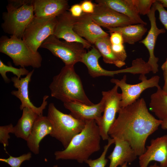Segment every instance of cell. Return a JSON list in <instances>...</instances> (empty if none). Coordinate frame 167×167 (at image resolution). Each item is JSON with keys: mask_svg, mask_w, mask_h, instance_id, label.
<instances>
[{"mask_svg": "<svg viewBox=\"0 0 167 167\" xmlns=\"http://www.w3.org/2000/svg\"><path fill=\"white\" fill-rule=\"evenodd\" d=\"M118 113L109 128V135L115 139L127 142L139 156L146 150L148 137L158 129L162 121L156 118L149 112L143 98L120 108Z\"/></svg>", "mask_w": 167, "mask_h": 167, "instance_id": "cell-1", "label": "cell"}, {"mask_svg": "<svg viewBox=\"0 0 167 167\" xmlns=\"http://www.w3.org/2000/svg\"><path fill=\"white\" fill-rule=\"evenodd\" d=\"M85 122L83 130L73 138L68 146L63 150L54 152L56 160H75L82 163L100 150L101 138L95 121Z\"/></svg>", "mask_w": 167, "mask_h": 167, "instance_id": "cell-2", "label": "cell"}, {"mask_svg": "<svg viewBox=\"0 0 167 167\" xmlns=\"http://www.w3.org/2000/svg\"><path fill=\"white\" fill-rule=\"evenodd\" d=\"M52 97L63 103L76 101L88 105L93 104L87 96L74 66H65L54 76L49 86Z\"/></svg>", "mask_w": 167, "mask_h": 167, "instance_id": "cell-3", "label": "cell"}, {"mask_svg": "<svg viewBox=\"0 0 167 167\" xmlns=\"http://www.w3.org/2000/svg\"><path fill=\"white\" fill-rule=\"evenodd\" d=\"M32 0H10L6 12L2 14L3 31L11 36L22 39L27 27L34 16Z\"/></svg>", "mask_w": 167, "mask_h": 167, "instance_id": "cell-4", "label": "cell"}, {"mask_svg": "<svg viewBox=\"0 0 167 167\" xmlns=\"http://www.w3.org/2000/svg\"><path fill=\"white\" fill-rule=\"evenodd\" d=\"M47 116L53 127L50 135L60 141L65 148L73 138L82 131L85 125V121L59 111L53 103L49 105Z\"/></svg>", "mask_w": 167, "mask_h": 167, "instance_id": "cell-5", "label": "cell"}, {"mask_svg": "<svg viewBox=\"0 0 167 167\" xmlns=\"http://www.w3.org/2000/svg\"><path fill=\"white\" fill-rule=\"evenodd\" d=\"M0 52L9 56L15 66L21 67L32 66L38 68L41 66L42 58L38 52L34 53L22 40L13 36H2Z\"/></svg>", "mask_w": 167, "mask_h": 167, "instance_id": "cell-6", "label": "cell"}, {"mask_svg": "<svg viewBox=\"0 0 167 167\" xmlns=\"http://www.w3.org/2000/svg\"><path fill=\"white\" fill-rule=\"evenodd\" d=\"M40 48L49 50L53 55L60 58L66 66H74L77 63L81 62L87 53L82 44L62 41L54 35L47 38Z\"/></svg>", "mask_w": 167, "mask_h": 167, "instance_id": "cell-7", "label": "cell"}, {"mask_svg": "<svg viewBox=\"0 0 167 167\" xmlns=\"http://www.w3.org/2000/svg\"><path fill=\"white\" fill-rule=\"evenodd\" d=\"M57 24V17L40 18L35 16L26 28L22 39L34 53L43 42L53 35Z\"/></svg>", "mask_w": 167, "mask_h": 167, "instance_id": "cell-8", "label": "cell"}, {"mask_svg": "<svg viewBox=\"0 0 167 167\" xmlns=\"http://www.w3.org/2000/svg\"><path fill=\"white\" fill-rule=\"evenodd\" d=\"M118 88L115 85L111 90L102 92V99L104 102L103 115L96 122L99 127L101 138L104 140L109 138V130L116 119V113L120 108L122 96L121 93L118 92Z\"/></svg>", "mask_w": 167, "mask_h": 167, "instance_id": "cell-9", "label": "cell"}, {"mask_svg": "<svg viewBox=\"0 0 167 167\" xmlns=\"http://www.w3.org/2000/svg\"><path fill=\"white\" fill-rule=\"evenodd\" d=\"M160 77L155 75L147 79L145 75L141 74L139 79L141 82L135 84L126 82V76L124 75L120 80L112 79L110 82L117 85L122 90V98L120 103V108L131 105L139 99L141 94L145 90L150 88L159 86Z\"/></svg>", "mask_w": 167, "mask_h": 167, "instance_id": "cell-10", "label": "cell"}, {"mask_svg": "<svg viewBox=\"0 0 167 167\" xmlns=\"http://www.w3.org/2000/svg\"><path fill=\"white\" fill-rule=\"evenodd\" d=\"M101 55L94 46L87 52L83 56L81 62L87 67L88 74L92 78L102 76L113 77L115 75L122 73H130L133 74H140L142 72V67L137 61L132 62L131 66L116 71H108L105 69L100 65L99 59Z\"/></svg>", "mask_w": 167, "mask_h": 167, "instance_id": "cell-11", "label": "cell"}, {"mask_svg": "<svg viewBox=\"0 0 167 167\" xmlns=\"http://www.w3.org/2000/svg\"><path fill=\"white\" fill-rule=\"evenodd\" d=\"M94 5V12L90 15L93 20L101 27L107 29L135 24L128 17L104 4L96 3Z\"/></svg>", "mask_w": 167, "mask_h": 167, "instance_id": "cell-12", "label": "cell"}, {"mask_svg": "<svg viewBox=\"0 0 167 167\" xmlns=\"http://www.w3.org/2000/svg\"><path fill=\"white\" fill-rule=\"evenodd\" d=\"M34 71V70H32L25 77L20 79L16 76L11 77V81L17 90L12 91L11 93L20 100L21 104L19 108L21 110H23L25 107H28L39 116H41L43 115V110L47 105V100L49 96L48 95L44 96L42 104L39 107L35 106L31 102L29 96L28 86Z\"/></svg>", "mask_w": 167, "mask_h": 167, "instance_id": "cell-13", "label": "cell"}, {"mask_svg": "<svg viewBox=\"0 0 167 167\" xmlns=\"http://www.w3.org/2000/svg\"><path fill=\"white\" fill-rule=\"evenodd\" d=\"M139 160V167H148L153 161L159 162L160 167H167V135L152 139Z\"/></svg>", "mask_w": 167, "mask_h": 167, "instance_id": "cell-14", "label": "cell"}, {"mask_svg": "<svg viewBox=\"0 0 167 167\" xmlns=\"http://www.w3.org/2000/svg\"><path fill=\"white\" fill-rule=\"evenodd\" d=\"M76 18L67 11L58 16L53 35L59 39H63L67 42L80 43L85 49H88L92 47V44L79 36L74 31Z\"/></svg>", "mask_w": 167, "mask_h": 167, "instance_id": "cell-15", "label": "cell"}, {"mask_svg": "<svg viewBox=\"0 0 167 167\" xmlns=\"http://www.w3.org/2000/svg\"><path fill=\"white\" fill-rule=\"evenodd\" d=\"M156 11L154 4L150 12L147 15L150 24V28L146 37L139 42L143 44L147 49L149 57L147 62L152 69V71L155 74L159 71L157 63L159 58L154 54V50L157 38L159 35L166 32L164 28H159L157 27L155 12Z\"/></svg>", "mask_w": 167, "mask_h": 167, "instance_id": "cell-16", "label": "cell"}, {"mask_svg": "<svg viewBox=\"0 0 167 167\" xmlns=\"http://www.w3.org/2000/svg\"><path fill=\"white\" fill-rule=\"evenodd\" d=\"M74 30L79 36L92 44L94 45L98 39L109 35L93 20L90 14L84 13L76 18Z\"/></svg>", "mask_w": 167, "mask_h": 167, "instance_id": "cell-17", "label": "cell"}, {"mask_svg": "<svg viewBox=\"0 0 167 167\" xmlns=\"http://www.w3.org/2000/svg\"><path fill=\"white\" fill-rule=\"evenodd\" d=\"M65 108L69 110L71 114L78 119L86 121H98L102 116L104 109V102L101 98L99 102L92 105H88L76 101L63 103Z\"/></svg>", "mask_w": 167, "mask_h": 167, "instance_id": "cell-18", "label": "cell"}, {"mask_svg": "<svg viewBox=\"0 0 167 167\" xmlns=\"http://www.w3.org/2000/svg\"><path fill=\"white\" fill-rule=\"evenodd\" d=\"M32 4L34 16L40 18L57 17L69 8L66 0H34Z\"/></svg>", "mask_w": 167, "mask_h": 167, "instance_id": "cell-19", "label": "cell"}, {"mask_svg": "<svg viewBox=\"0 0 167 167\" xmlns=\"http://www.w3.org/2000/svg\"><path fill=\"white\" fill-rule=\"evenodd\" d=\"M52 130V124L47 116H39L26 141L30 151L35 154H38L40 142L45 136L51 134Z\"/></svg>", "mask_w": 167, "mask_h": 167, "instance_id": "cell-20", "label": "cell"}, {"mask_svg": "<svg viewBox=\"0 0 167 167\" xmlns=\"http://www.w3.org/2000/svg\"><path fill=\"white\" fill-rule=\"evenodd\" d=\"M115 140L114 148L108 157L110 160L109 167L121 166L125 163L132 162L137 158V156L127 142L118 139Z\"/></svg>", "mask_w": 167, "mask_h": 167, "instance_id": "cell-21", "label": "cell"}, {"mask_svg": "<svg viewBox=\"0 0 167 167\" xmlns=\"http://www.w3.org/2000/svg\"><path fill=\"white\" fill-rule=\"evenodd\" d=\"M96 3L104 4L114 11L125 15L135 24L145 25L147 23L141 18L132 0H96Z\"/></svg>", "mask_w": 167, "mask_h": 167, "instance_id": "cell-22", "label": "cell"}, {"mask_svg": "<svg viewBox=\"0 0 167 167\" xmlns=\"http://www.w3.org/2000/svg\"><path fill=\"white\" fill-rule=\"evenodd\" d=\"M22 110L21 117L14 126V134L17 138L26 141L36 121L39 116L28 107L24 108Z\"/></svg>", "mask_w": 167, "mask_h": 167, "instance_id": "cell-23", "label": "cell"}, {"mask_svg": "<svg viewBox=\"0 0 167 167\" xmlns=\"http://www.w3.org/2000/svg\"><path fill=\"white\" fill-rule=\"evenodd\" d=\"M145 25L137 24L107 29L110 32H117L122 36L124 43L134 44L140 41L147 30Z\"/></svg>", "mask_w": 167, "mask_h": 167, "instance_id": "cell-24", "label": "cell"}, {"mask_svg": "<svg viewBox=\"0 0 167 167\" xmlns=\"http://www.w3.org/2000/svg\"><path fill=\"white\" fill-rule=\"evenodd\" d=\"M94 45L101 54L105 63L114 64L119 68L125 65V62L120 59L112 51L109 35L98 39Z\"/></svg>", "mask_w": 167, "mask_h": 167, "instance_id": "cell-25", "label": "cell"}, {"mask_svg": "<svg viewBox=\"0 0 167 167\" xmlns=\"http://www.w3.org/2000/svg\"><path fill=\"white\" fill-rule=\"evenodd\" d=\"M150 97L149 109L158 118L163 120L167 118V94L165 93L160 86Z\"/></svg>", "mask_w": 167, "mask_h": 167, "instance_id": "cell-26", "label": "cell"}, {"mask_svg": "<svg viewBox=\"0 0 167 167\" xmlns=\"http://www.w3.org/2000/svg\"><path fill=\"white\" fill-rule=\"evenodd\" d=\"M8 72L12 73L19 79L21 78L22 76L27 75L29 72V71L25 67H21L19 68H17L11 65H6L0 60V74L4 81L7 83L11 81L6 75V73Z\"/></svg>", "mask_w": 167, "mask_h": 167, "instance_id": "cell-27", "label": "cell"}, {"mask_svg": "<svg viewBox=\"0 0 167 167\" xmlns=\"http://www.w3.org/2000/svg\"><path fill=\"white\" fill-rule=\"evenodd\" d=\"M108 140L107 144L104 146L103 151L99 158L94 160L88 159L85 161V163L89 167H105L106 166L108 161L106 158L107 153L109 147L115 141L114 139L110 137Z\"/></svg>", "mask_w": 167, "mask_h": 167, "instance_id": "cell-28", "label": "cell"}, {"mask_svg": "<svg viewBox=\"0 0 167 167\" xmlns=\"http://www.w3.org/2000/svg\"><path fill=\"white\" fill-rule=\"evenodd\" d=\"M32 156V153L29 152L18 157H13L10 155L7 158H1L0 161L8 164L11 167H20L23 162L30 160Z\"/></svg>", "mask_w": 167, "mask_h": 167, "instance_id": "cell-29", "label": "cell"}, {"mask_svg": "<svg viewBox=\"0 0 167 167\" xmlns=\"http://www.w3.org/2000/svg\"><path fill=\"white\" fill-rule=\"evenodd\" d=\"M138 14L142 15H147L150 12L151 8L156 2L155 0H132Z\"/></svg>", "mask_w": 167, "mask_h": 167, "instance_id": "cell-30", "label": "cell"}, {"mask_svg": "<svg viewBox=\"0 0 167 167\" xmlns=\"http://www.w3.org/2000/svg\"><path fill=\"white\" fill-rule=\"evenodd\" d=\"M14 126L12 123L0 126V142L4 148L9 145L8 139L10 138L9 134L14 133Z\"/></svg>", "mask_w": 167, "mask_h": 167, "instance_id": "cell-31", "label": "cell"}, {"mask_svg": "<svg viewBox=\"0 0 167 167\" xmlns=\"http://www.w3.org/2000/svg\"><path fill=\"white\" fill-rule=\"evenodd\" d=\"M155 8L159 14V19L165 28L167 30V11L162 5L156 0L154 3Z\"/></svg>", "mask_w": 167, "mask_h": 167, "instance_id": "cell-32", "label": "cell"}, {"mask_svg": "<svg viewBox=\"0 0 167 167\" xmlns=\"http://www.w3.org/2000/svg\"><path fill=\"white\" fill-rule=\"evenodd\" d=\"M111 48L116 56L121 60L125 62L127 55L123 44H111Z\"/></svg>", "mask_w": 167, "mask_h": 167, "instance_id": "cell-33", "label": "cell"}, {"mask_svg": "<svg viewBox=\"0 0 167 167\" xmlns=\"http://www.w3.org/2000/svg\"><path fill=\"white\" fill-rule=\"evenodd\" d=\"M83 13L91 14L94 11L95 5L91 0H85L80 4Z\"/></svg>", "mask_w": 167, "mask_h": 167, "instance_id": "cell-34", "label": "cell"}, {"mask_svg": "<svg viewBox=\"0 0 167 167\" xmlns=\"http://www.w3.org/2000/svg\"><path fill=\"white\" fill-rule=\"evenodd\" d=\"M110 40L111 44L117 45L124 43L122 35L117 32L110 33Z\"/></svg>", "mask_w": 167, "mask_h": 167, "instance_id": "cell-35", "label": "cell"}, {"mask_svg": "<svg viewBox=\"0 0 167 167\" xmlns=\"http://www.w3.org/2000/svg\"><path fill=\"white\" fill-rule=\"evenodd\" d=\"M68 10L71 15L76 18L80 17L83 13L80 4H76L73 5L71 6Z\"/></svg>", "mask_w": 167, "mask_h": 167, "instance_id": "cell-36", "label": "cell"}, {"mask_svg": "<svg viewBox=\"0 0 167 167\" xmlns=\"http://www.w3.org/2000/svg\"><path fill=\"white\" fill-rule=\"evenodd\" d=\"M163 75L165 83L162 89L165 93L167 94V72H163Z\"/></svg>", "mask_w": 167, "mask_h": 167, "instance_id": "cell-37", "label": "cell"}, {"mask_svg": "<svg viewBox=\"0 0 167 167\" xmlns=\"http://www.w3.org/2000/svg\"><path fill=\"white\" fill-rule=\"evenodd\" d=\"M161 128L163 130H167V118L162 120L161 124Z\"/></svg>", "mask_w": 167, "mask_h": 167, "instance_id": "cell-38", "label": "cell"}, {"mask_svg": "<svg viewBox=\"0 0 167 167\" xmlns=\"http://www.w3.org/2000/svg\"><path fill=\"white\" fill-rule=\"evenodd\" d=\"M161 68L163 72H167V58L165 61L162 65Z\"/></svg>", "mask_w": 167, "mask_h": 167, "instance_id": "cell-39", "label": "cell"}, {"mask_svg": "<svg viewBox=\"0 0 167 167\" xmlns=\"http://www.w3.org/2000/svg\"><path fill=\"white\" fill-rule=\"evenodd\" d=\"M157 1L160 3L164 8H167V0H159Z\"/></svg>", "mask_w": 167, "mask_h": 167, "instance_id": "cell-40", "label": "cell"}, {"mask_svg": "<svg viewBox=\"0 0 167 167\" xmlns=\"http://www.w3.org/2000/svg\"><path fill=\"white\" fill-rule=\"evenodd\" d=\"M149 167H160L159 165H157V164L156 163L154 164L150 165Z\"/></svg>", "mask_w": 167, "mask_h": 167, "instance_id": "cell-41", "label": "cell"}, {"mask_svg": "<svg viewBox=\"0 0 167 167\" xmlns=\"http://www.w3.org/2000/svg\"><path fill=\"white\" fill-rule=\"evenodd\" d=\"M121 167H128L127 163H125L122 165Z\"/></svg>", "mask_w": 167, "mask_h": 167, "instance_id": "cell-42", "label": "cell"}, {"mask_svg": "<svg viewBox=\"0 0 167 167\" xmlns=\"http://www.w3.org/2000/svg\"><path fill=\"white\" fill-rule=\"evenodd\" d=\"M53 167H58V166L57 165H54Z\"/></svg>", "mask_w": 167, "mask_h": 167, "instance_id": "cell-43", "label": "cell"}]
</instances>
